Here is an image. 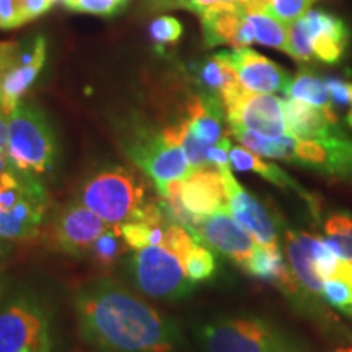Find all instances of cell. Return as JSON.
<instances>
[{
	"label": "cell",
	"mask_w": 352,
	"mask_h": 352,
	"mask_svg": "<svg viewBox=\"0 0 352 352\" xmlns=\"http://www.w3.org/2000/svg\"><path fill=\"white\" fill-rule=\"evenodd\" d=\"M199 16L206 44L210 47L220 44L246 47L254 43V32L246 16V7L215 8Z\"/></svg>",
	"instance_id": "obj_16"
},
{
	"label": "cell",
	"mask_w": 352,
	"mask_h": 352,
	"mask_svg": "<svg viewBox=\"0 0 352 352\" xmlns=\"http://www.w3.org/2000/svg\"><path fill=\"white\" fill-rule=\"evenodd\" d=\"M109 226L78 199L57 209L50 223V243L59 253L80 258L90 253L96 239Z\"/></svg>",
	"instance_id": "obj_9"
},
{
	"label": "cell",
	"mask_w": 352,
	"mask_h": 352,
	"mask_svg": "<svg viewBox=\"0 0 352 352\" xmlns=\"http://www.w3.org/2000/svg\"><path fill=\"white\" fill-rule=\"evenodd\" d=\"M129 248L127 243L122 239V233L120 226H109L101 235L96 239V241L91 246L90 254L94 256V261L98 266L108 267L113 266L118 261V258L122 253H126V250Z\"/></svg>",
	"instance_id": "obj_25"
},
{
	"label": "cell",
	"mask_w": 352,
	"mask_h": 352,
	"mask_svg": "<svg viewBox=\"0 0 352 352\" xmlns=\"http://www.w3.org/2000/svg\"><path fill=\"white\" fill-rule=\"evenodd\" d=\"M183 266L188 277L195 284L210 279L217 270V263H215L209 246H202L199 241L195 243V246L186 253V256L183 258Z\"/></svg>",
	"instance_id": "obj_26"
},
{
	"label": "cell",
	"mask_w": 352,
	"mask_h": 352,
	"mask_svg": "<svg viewBox=\"0 0 352 352\" xmlns=\"http://www.w3.org/2000/svg\"><path fill=\"white\" fill-rule=\"evenodd\" d=\"M196 240L226 254L240 266L248 261L258 245L250 232L236 222L227 206L202 219L196 230Z\"/></svg>",
	"instance_id": "obj_12"
},
{
	"label": "cell",
	"mask_w": 352,
	"mask_h": 352,
	"mask_svg": "<svg viewBox=\"0 0 352 352\" xmlns=\"http://www.w3.org/2000/svg\"><path fill=\"white\" fill-rule=\"evenodd\" d=\"M8 160L34 176L50 173L56 166V134L43 109L30 101H20L8 114Z\"/></svg>",
	"instance_id": "obj_6"
},
{
	"label": "cell",
	"mask_w": 352,
	"mask_h": 352,
	"mask_svg": "<svg viewBox=\"0 0 352 352\" xmlns=\"http://www.w3.org/2000/svg\"><path fill=\"white\" fill-rule=\"evenodd\" d=\"M148 34L157 46H170V44L178 43L183 34L182 21L171 15H162L155 19L148 26Z\"/></svg>",
	"instance_id": "obj_29"
},
{
	"label": "cell",
	"mask_w": 352,
	"mask_h": 352,
	"mask_svg": "<svg viewBox=\"0 0 352 352\" xmlns=\"http://www.w3.org/2000/svg\"><path fill=\"white\" fill-rule=\"evenodd\" d=\"M78 199L108 226H121L140 219L148 204L145 186L138 175L118 165L103 166L87 176L78 191Z\"/></svg>",
	"instance_id": "obj_5"
},
{
	"label": "cell",
	"mask_w": 352,
	"mask_h": 352,
	"mask_svg": "<svg viewBox=\"0 0 352 352\" xmlns=\"http://www.w3.org/2000/svg\"><path fill=\"white\" fill-rule=\"evenodd\" d=\"M64 3L70 10L100 16H113L122 10L127 0H64Z\"/></svg>",
	"instance_id": "obj_32"
},
{
	"label": "cell",
	"mask_w": 352,
	"mask_h": 352,
	"mask_svg": "<svg viewBox=\"0 0 352 352\" xmlns=\"http://www.w3.org/2000/svg\"><path fill=\"white\" fill-rule=\"evenodd\" d=\"M285 95L289 98L300 100L303 103L314 104L316 108L324 109V111H331V98H329V91L327 82L318 76H315L310 70H302L289 83Z\"/></svg>",
	"instance_id": "obj_22"
},
{
	"label": "cell",
	"mask_w": 352,
	"mask_h": 352,
	"mask_svg": "<svg viewBox=\"0 0 352 352\" xmlns=\"http://www.w3.org/2000/svg\"><path fill=\"white\" fill-rule=\"evenodd\" d=\"M272 0H248V6L246 8H252V10H270Z\"/></svg>",
	"instance_id": "obj_37"
},
{
	"label": "cell",
	"mask_w": 352,
	"mask_h": 352,
	"mask_svg": "<svg viewBox=\"0 0 352 352\" xmlns=\"http://www.w3.org/2000/svg\"><path fill=\"white\" fill-rule=\"evenodd\" d=\"M178 196L184 209L201 219L227 206L223 176L214 166L192 170L179 184Z\"/></svg>",
	"instance_id": "obj_15"
},
{
	"label": "cell",
	"mask_w": 352,
	"mask_h": 352,
	"mask_svg": "<svg viewBox=\"0 0 352 352\" xmlns=\"http://www.w3.org/2000/svg\"><path fill=\"white\" fill-rule=\"evenodd\" d=\"M246 16L253 26L254 41L263 46L289 52V26L280 23L270 12L246 8Z\"/></svg>",
	"instance_id": "obj_23"
},
{
	"label": "cell",
	"mask_w": 352,
	"mask_h": 352,
	"mask_svg": "<svg viewBox=\"0 0 352 352\" xmlns=\"http://www.w3.org/2000/svg\"><path fill=\"white\" fill-rule=\"evenodd\" d=\"M13 47H15V43H0V78H2L8 63H10Z\"/></svg>",
	"instance_id": "obj_36"
},
{
	"label": "cell",
	"mask_w": 352,
	"mask_h": 352,
	"mask_svg": "<svg viewBox=\"0 0 352 352\" xmlns=\"http://www.w3.org/2000/svg\"><path fill=\"white\" fill-rule=\"evenodd\" d=\"M287 54L290 57H294L296 60H300V63H308V60H311L315 57L310 33H308L305 21H303V16L294 21L292 25H289Z\"/></svg>",
	"instance_id": "obj_28"
},
{
	"label": "cell",
	"mask_w": 352,
	"mask_h": 352,
	"mask_svg": "<svg viewBox=\"0 0 352 352\" xmlns=\"http://www.w3.org/2000/svg\"><path fill=\"white\" fill-rule=\"evenodd\" d=\"M287 256L290 263V270H292L294 276H296L297 283H300L303 287L314 294H320L321 287H323V279H320L314 270V261H311L310 252L307 246L303 245L298 233L287 232Z\"/></svg>",
	"instance_id": "obj_21"
},
{
	"label": "cell",
	"mask_w": 352,
	"mask_h": 352,
	"mask_svg": "<svg viewBox=\"0 0 352 352\" xmlns=\"http://www.w3.org/2000/svg\"><path fill=\"white\" fill-rule=\"evenodd\" d=\"M284 118L287 134L302 140H320L338 127L333 111L316 108L300 100H284Z\"/></svg>",
	"instance_id": "obj_18"
},
{
	"label": "cell",
	"mask_w": 352,
	"mask_h": 352,
	"mask_svg": "<svg viewBox=\"0 0 352 352\" xmlns=\"http://www.w3.org/2000/svg\"><path fill=\"white\" fill-rule=\"evenodd\" d=\"M8 294V280L6 279V276L0 274V303L3 302V298L7 297Z\"/></svg>",
	"instance_id": "obj_38"
},
{
	"label": "cell",
	"mask_w": 352,
	"mask_h": 352,
	"mask_svg": "<svg viewBox=\"0 0 352 352\" xmlns=\"http://www.w3.org/2000/svg\"><path fill=\"white\" fill-rule=\"evenodd\" d=\"M327 239L324 243L331 252L342 259L352 261V217L347 214L331 215L324 223Z\"/></svg>",
	"instance_id": "obj_24"
},
{
	"label": "cell",
	"mask_w": 352,
	"mask_h": 352,
	"mask_svg": "<svg viewBox=\"0 0 352 352\" xmlns=\"http://www.w3.org/2000/svg\"><path fill=\"white\" fill-rule=\"evenodd\" d=\"M230 127H239L267 139L287 134L284 118V100L271 94H253L245 88L223 103Z\"/></svg>",
	"instance_id": "obj_10"
},
{
	"label": "cell",
	"mask_w": 352,
	"mask_h": 352,
	"mask_svg": "<svg viewBox=\"0 0 352 352\" xmlns=\"http://www.w3.org/2000/svg\"><path fill=\"white\" fill-rule=\"evenodd\" d=\"M8 250H10V243H8V241H6V240H0V259L6 256Z\"/></svg>",
	"instance_id": "obj_39"
},
{
	"label": "cell",
	"mask_w": 352,
	"mask_h": 352,
	"mask_svg": "<svg viewBox=\"0 0 352 352\" xmlns=\"http://www.w3.org/2000/svg\"><path fill=\"white\" fill-rule=\"evenodd\" d=\"M21 13H23L25 23L36 20L44 15L52 7L51 0H20Z\"/></svg>",
	"instance_id": "obj_35"
},
{
	"label": "cell",
	"mask_w": 352,
	"mask_h": 352,
	"mask_svg": "<svg viewBox=\"0 0 352 352\" xmlns=\"http://www.w3.org/2000/svg\"><path fill=\"white\" fill-rule=\"evenodd\" d=\"M171 6L188 8V10L202 15V13L215 10V8L223 7H246L248 0H173Z\"/></svg>",
	"instance_id": "obj_33"
},
{
	"label": "cell",
	"mask_w": 352,
	"mask_h": 352,
	"mask_svg": "<svg viewBox=\"0 0 352 352\" xmlns=\"http://www.w3.org/2000/svg\"><path fill=\"white\" fill-rule=\"evenodd\" d=\"M226 183L227 195V208L230 214L235 217L241 227L250 232L258 245L276 246L279 245L277 239V227L274 220L267 212V209L248 192L241 184L236 182L232 170L220 171Z\"/></svg>",
	"instance_id": "obj_13"
},
{
	"label": "cell",
	"mask_w": 352,
	"mask_h": 352,
	"mask_svg": "<svg viewBox=\"0 0 352 352\" xmlns=\"http://www.w3.org/2000/svg\"><path fill=\"white\" fill-rule=\"evenodd\" d=\"M50 209V192L39 176L15 166L0 175V240L8 243L36 240Z\"/></svg>",
	"instance_id": "obj_3"
},
{
	"label": "cell",
	"mask_w": 352,
	"mask_h": 352,
	"mask_svg": "<svg viewBox=\"0 0 352 352\" xmlns=\"http://www.w3.org/2000/svg\"><path fill=\"white\" fill-rule=\"evenodd\" d=\"M82 340L96 352H183L186 341L171 316L111 279L83 284L74 296Z\"/></svg>",
	"instance_id": "obj_1"
},
{
	"label": "cell",
	"mask_w": 352,
	"mask_h": 352,
	"mask_svg": "<svg viewBox=\"0 0 352 352\" xmlns=\"http://www.w3.org/2000/svg\"><path fill=\"white\" fill-rule=\"evenodd\" d=\"M47 44L43 36H36L32 44L21 47L15 43L10 63L0 78V111L10 114L19 107L23 95L36 80L44 67Z\"/></svg>",
	"instance_id": "obj_11"
},
{
	"label": "cell",
	"mask_w": 352,
	"mask_h": 352,
	"mask_svg": "<svg viewBox=\"0 0 352 352\" xmlns=\"http://www.w3.org/2000/svg\"><path fill=\"white\" fill-rule=\"evenodd\" d=\"M25 25L20 0H0V30H15Z\"/></svg>",
	"instance_id": "obj_34"
},
{
	"label": "cell",
	"mask_w": 352,
	"mask_h": 352,
	"mask_svg": "<svg viewBox=\"0 0 352 352\" xmlns=\"http://www.w3.org/2000/svg\"><path fill=\"white\" fill-rule=\"evenodd\" d=\"M320 296L327 300L329 305L349 315L352 318V285L342 280H324Z\"/></svg>",
	"instance_id": "obj_30"
},
{
	"label": "cell",
	"mask_w": 352,
	"mask_h": 352,
	"mask_svg": "<svg viewBox=\"0 0 352 352\" xmlns=\"http://www.w3.org/2000/svg\"><path fill=\"white\" fill-rule=\"evenodd\" d=\"M245 271L258 279L270 280L290 294L297 292V279L292 270H289L280 253L279 245L264 246L256 245L252 256L243 264Z\"/></svg>",
	"instance_id": "obj_19"
},
{
	"label": "cell",
	"mask_w": 352,
	"mask_h": 352,
	"mask_svg": "<svg viewBox=\"0 0 352 352\" xmlns=\"http://www.w3.org/2000/svg\"><path fill=\"white\" fill-rule=\"evenodd\" d=\"M223 54L235 69L241 85L253 94H285L292 80L280 65L248 47H233L232 51H223Z\"/></svg>",
	"instance_id": "obj_14"
},
{
	"label": "cell",
	"mask_w": 352,
	"mask_h": 352,
	"mask_svg": "<svg viewBox=\"0 0 352 352\" xmlns=\"http://www.w3.org/2000/svg\"><path fill=\"white\" fill-rule=\"evenodd\" d=\"M228 157H230V165L239 171H252L261 176V178L267 179V182L276 184V186L284 188V189H292L297 195H302L305 199L314 204V199L308 192L298 184L292 176H289L284 170H280L279 166L271 164V162L263 160L261 157L256 153L250 152L248 148L239 147V145H230V151H228Z\"/></svg>",
	"instance_id": "obj_20"
},
{
	"label": "cell",
	"mask_w": 352,
	"mask_h": 352,
	"mask_svg": "<svg viewBox=\"0 0 352 352\" xmlns=\"http://www.w3.org/2000/svg\"><path fill=\"white\" fill-rule=\"evenodd\" d=\"M303 21L310 33L315 57L328 64L338 63L349 39L346 25L336 16L318 10H308L303 15Z\"/></svg>",
	"instance_id": "obj_17"
},
{
	"label": "cell",
	"mask_w": 352,
	"mask_h": 352,
	"mask_svg": "<svg viewBox=\"0 0 352 352\" xmlns=\"http://www.w3.org/2000/svg\"><path fill=\"white\" fill-rule=\"evenodd\" d=\"M327 87L331 98V111L336 118H344L347 126L352 127V82L341 78H327Z\"/></svg>",
	"instance_id": "obj_27"
},
{
	"label": "cell",
	"mask_w": 352,
	"mask_h": 352,
	"mask_svg": "<svg viewBox=\"0 0 352 352\" xmlns=\"http://www.w3.org/2000/svg\"><path fill=\"white\" fill-rule=\"evenodd\" d=\"M0 352H54V321L34 290L16 289L0 303Z\"/></svg>",
	"instance_id": "obj_4"
},
{
	"label": "cell",
	"mask_w": 352,
	"mask_h": 352,
	"mask_svg": "<svg viewBox=\"0 0 352 352\" xmlns=\"http://www.w3.org/2000/svg\"><path fill=\"white\" fill-rule=\"evenodd\" d=\"M127 155L155 184L158 195H164L168 184L182 182L191 173V166L183 148L160 132H139L127 144Z\"/></svg>",
	"instance_id": "obj_8"
},
{
	"label": "cell",
	"mask_w": 352,
	"mask_h": 352,
	"mask_svg": "<svg viewBox=\"0 0 352 352\" xmlns=\"http://www.w3.org/2000/svg\"><path fill=\"white\" fill-rule=\"evenodd\" d=\"M314 0H272L270 12L274 19L285 26L292 25L294 21L302 19L310 10Z\"/></svg>",
	"instance_id": "obj_31"
},
{
	"label": "cell",
	"mask_w": 352,
	"mask_h": 352,
	"mask_svg": "<svg viewBox=\"0 0 352 352\" xmlns=\"http://www.w3.org/2000/svg\"><path fill=\"white\" fill-rule=\"evenodd\" d=\"M195 338L202 352H308L305 342L259 316L212 318Z\"/></svg>",
	"instance_id": "obj_2"
},
{
	"label": "cell",
	"mask_w": 352,
	"mask_h": 352,
	"mask_svg": "<svg viewBox=\"0 0 352 352\" xmlns=\"http://www.w3.org/2000/svg\"><path fill=\"white\" fill-rule=\"evenodd\" d=\"M131 274L140 292L160 300H179L195 289L182 259L165 245L138 250L131 259Z\"/></svg>",
	"instance_id": "obj_7"
},
{
	"label": "cell",
	"mask_w": 352,
	"mask_h": 352,
	"mask_svg": "<svg viewBox=\"0 0 352 352\" xmlns=\"http://www.w3.org/2000/svg\"><path fill=\"white\" fill-rule=\"evenodd\" d=\"M338 352H352V347H349V349H340Z\"/></svg>",
	"instance_id": "obj_40"
}]
</instances>
